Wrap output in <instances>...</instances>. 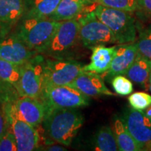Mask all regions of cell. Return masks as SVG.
I'll return each instance as SVG.
<instances>
[{"label": "cell", "instance_id": "cell-9", "mask_svg": "<svg viewBox=\"0 0 151 151\" xmlns=\"http://www.w3.org/2000/svg\"><path fill=\"white\" fill-rule=\"evenodd\" d=\"M9 129L16 139L18 151H32L37 150L39 146V137L37 128L24 122L16 116L11 105L4 107Z\"/></svg>", "mask_w": 151, "mask_h": 151}, {"label": "cell", "instance_id": "cell-16", "mask_svg": "<svg viewBox=\"0 0 151 151\" xmlns=\"http://www.w3.org/2000/svg\"><path fill=\"white\" fill-rule=\"evenodd\" d=\"M116 46L106 47L104 45H99L92 48L90 62L83 66V70L99 74L106 72L116 54Z\"/></svg>", "mask_w": 151, "mask_h": 151}, {"label": "cell", "instance_id": "cell-10", "mask_svg": "<svg viewBox=\"0 0 151 151\" xmlns=\"http://www.w3.org/2000/svg\"><path fill=\"white\" fill-rule=\"evenodd\" d=\"M121 119L142 150H151V120L145 113L133 108L125 109Z\"/></svg>", "mask_w": 151, "mask_h": 151}, {"label": "cell", "instance_id": "cell-7", "mask_svg": "<svg viewBox=\"0 0 151 151\" xmlns=\"http://www.w3.org/2000/svg\"><path fill=\"white\" fill-rule=\"evenodd\" d=\"M43 68V88L70 83L83 71L81 62L58 58L44 60Z\"/></svg>", "mask_w": 151, "mask_h": 151}, {"label": "cell", "instance_id": "cell-30", "mask_svg": "<svg viewBox=\"0 0 151 151\" xmlns=\"http://www.w3.org/2000/svg\"><path fill=\"white\" fill-rule=\"evenodd\" d=\"M43 149H41V150H48V151H64L67 150V149L65 148V146H58V145L52 144H48L46 146H43L41 147Z\"/></svg>", "mask_w": 151, "mask_h": 151}, {"label": "cell", "instance_id": "cell-11", "mask_svg": "<svg viewBox=\"0 0 151 151\" xmlns=\"http://www.w3.org/2000/svg\"><path fill=\"white\" fill-rule=\"evenodd\" d=\"M37 53L27 48L16 32L0 39V58L21 66Z\"/></svg>", "mask_w": 151, "mask_h": 151}, {"label": "cell", "instance_id": "cell-1", "mask_svg": "<svg viewBox=\"0 0 151 151\" xmlns=\"http://www.w3.org/2000/svg\"><path fill=\"white\" fill-rule=\"evenodd\" d=\"M83 123L84 117L76 109H52L46 111L41 124L50 141L69 146Z\"/></svg>", "mask_w": 151, "mask_h": 151}, {"label": "cell", "instance_id": "cell-28", "mask_svg": "<svg viewBox=\"0 0 151 151\" xmlns=\"http://www.w3.org/2000/svg\"><path fill=\"white\" fill-rule=\"evenodd\" d=\"M137 15L144 20H151V0H137Z\"/></svg>", "mask_w": 151, "mask_h": 151}, {"label": "cell", "instance_id": "cell-2", "mask_svg": "<svg viewBox=\"0 0 151 151\" xmlns=\"http://www.w3.org/2000/svg\"><path fill=\"white\" fill-rule=\"evenodd\" d=\"M60 22L48 18L20 20L16 33L27 48L36 53H44Z\"/></svg>", "mask_w": 151, "mask_h": 151}, {"label": "cell", "instance_id": "cell-8", "mask_svg": "<svg viewBox=\"0 0 151 151\" xmlns=\"http://www.w3.org/2000/svg\"><path fill=\"white\" fill-rule=\"evenodd\" d=\"M80 24L78 19L61 21L51 42L44 53L54 58L65 59L64 57L71 51L80 41Z\"/></svg>", "mask_w": 151, "mask_h": 151}, {"label": "cell", "instance_id": "cell-31", "mask_svg": "<svg viewBox=\"0 0 151 151\" xmlns=\"http://www.w3.org/2000/svg\"><path fill=\"white\" fill-rule=\"evenodd\" d=\"M144 113L146 115V116L151 120V105L146 109V111Z\"/></svg>", "mask_w": 151, "mask_h": 151}, {"label": "cell", "instance_id": "cell-6", "mask_svg": "<svg viewBox=\"0 0 151 151\" xmlns=\"http://www.w3.org/2000/svg\"><path fill=\"white\" fill-rule=\"evenodd\" d=\"M43 61L42 56L36 55L20 66V78L16 87L20 97L40 99L43 89Z\"/></svg>", "mask_w": 151, "mask_h": 151}, {"label": "cell", "instance_id": "cell-15", "mask_svg": "<svg viewBox=\"0 0 151 151\" xmlns=\"http://www.w3.org/2000/svg\"><path fill=\"white\" fill-rule=\"evenodd\" d=\"M23 0H0V39L6 37L21 20Z\"/></svg>", "mask_w": 151, "mask_h": 151}, {"label": "cell", "instance_id": "cell-3", "mask_svg": "<svg viewBox=\"0 0 151 151\" xmlns=\"http://www.w3.org/2000/svg\"><path fill=\"white\" fill-rule=\"evenodd\" d=\"M99 20L108 27L118 44L135 42L137 27L135 18L130 12L97 4L93 9Z\"/></svg>", "mask_w": 151, "mask_h": 151}, {"label": "cell", "instance_id": "cell-29", "mask_svg": "<svg viewBox=\"0 0 151 151\" xmlns=\"http://www.w3.org/2000/svg\"><path fill=\"white\" fill-rule=\"evenodd\" d=\"M9 129V124L4 107L0 106V139L5 135Z\"/></svg>", "mask_w": 151, "mask_h": 151}, {"label": "cell", "instance_id": "cell-18", "mask_svg": "<svg viewBox=\"0 0 151 151\" xmlns=\"http://www.w3.org/2000/svg\"><path fill=\"white\" fill-rule=\"evenodd\" d=\"M61 0H23L22 19L49 18Z\"/></svg>", "mask_w": 151, "mask_h": 151}, {"label": "cell", "instance_id": "cell-21", "mask_svg": "<svg viewBox=\"0 0 151 151\" xmlns=\"http://www.w3.org/2000/svg\"><path fill=\"white\" fill-rule=\"evenodd\" d=\"M92 148L97 151H117L118 150L116 138L112 127L109 125L102 126L97 130L92 137Z\"/></svg>", "mask_w": 151, "mask_h": 151}, {"label": "cell", "instance_id": "cell-14", "mask_svg": "<svg viewBox=\"0 0 151 151\" xmlns=\"http://www.w3.org/2000/svg\"><path fill=\"white\" fill-rule=\"evenodd\" d=\"M139 53L137 42L120 44L117 46L116 54L109 70L105 72L108 78L118 75L125 76Z\"/></svg>", "mask_w": 151, "mask_h": 151}, {"label": "cell", "instance_id": "cell-32", "mask_svg": "<svg viewBox=\"0 0 151 151\" xmlns=\"http://www.w3.org/2000/svg\"><path fill=\"white\" fill-rule=\"evenodd\" d=\"M147 88H148L149 91L151 92V73L150 75V77H149V79H148V87Z\"/></svg>", "mask_w": 151, "mask_h": 151}, {"label": "cell", "instance_id": "cell-22", "mask_svg": "<svg viewBox=\"0 0 151 151\" xmlns=\"http://www.w3.org/2000/svg\"><path fill=\"white\" fill-rule=\"evenodd\" d=\"M20 66L0 58V80L16 88L20 78Z\"/></svg>", "mask_w": 151, "mask_h": 151}, {"label": "cell", "instance_id": "cell-12", "mask_svg": "<svg viewBox=\"0 0 151 151\" xmlns=\"http://www.w3.org/2000/svg\"><path fill=\"white\" fill-rule=\"evenodd\" d=\"M10 105L16 116L21 120L35 128L41 125L46 116V108L40 99L20 97Z\"/></svg>", "mask_w": 151, "mask_h": 151}, {"label": "cell", "instance_id": "cell-19", "mask_svg": "<svg viewBox=\"0 0 151 151\" xmlns=\"http://www.w3.org/2000/svg\"><path fill=\"white\" fill-rule=\"evenodd\" d=\"M151 73V60L138 53L137 58L125 76L131 81L141 85L143 88L148 87L149 77Z\"/></svg>", "mask_w": 151, "mask_h": 151}, {"label": "cell", "instance_id": "cell-25", "mask_svg": "<svg viewBox=\"0 0 151 151\" xmlns=\"http://www.w3.org/2000/svg\"><path fill=\"white\" fill-rule=\"evenodd\" d=\"M132 108L143 111L151 105V95L146 92H136L128 97Z\"/></svg>", "mask_w": 151, "mask_h": 151}, {"label": "cell", "instance_id": "cell-5", "mask_svg": "<svg viewBox=\"0 0 151 151\" xmlns=\"http://www.w3.org/2000/svg\"><path fill=\"white\" fill-rule=\"evenodd\" d=\"M89 97L72 87L65 86L45 87L40 100L46 111L52 109H78L90 104Z\"/></svg>", "mask_w": 151, "mask_h": 151}, {"label": "cell", "instance_id": "cell-13", "mask_svg": "<svg viewBox=\"0 0 151 151\" xmlns=\"http://www.w3.org/2000/svg\"><path fill=\"white\" fill-rule=\"evenodd\" d=\"M68 86L72 87L88 97L101 95H113V93L106 86L102 77L99 73L83 71Z\"/></svg>", "mask_w": 151, "mask_h": 151}, {"label": "cell", "instance_id": "cell-17", "mask_svg": "<svg viewBox=\"0 0 151 151\" xmlns=\"http://www.w3.org/2000/svg\"><path fill=\"white\" fill-rule=\"evenodd\" d=\"M90 4L88 0H61L48 18L59 22L76 18Z\"/></svg>", "mask_w": 151, "mask_h": 151}, {"label": "cell", "instance_id": "cell-24", "mask_svg": "<svg viewBox=\"0 0 151 151\" xmlns=\"http://www.w3.org/2000/svg\"><path fill=\"white\" fill-rule=\"evenodd\" d=\"M90 4H97L109 8L127 12H135L138 9L137 0H88Z\"/></svg>", "mask_w": 151, "mask_h": 151}, {"label": "cell", "instance_id": "cell-27", "mask_svg": "<svg viewBox=\"0 0 151 151\" xmlns=\"http://www.w3.org/2000/svg\"><path fill=\"white\" fill-rule=\"evenodd\" d=\"M0 151H18L16 139L9 129L0 139Z\"/></svg>", "mask_w": 151, "mask_h": 151}, {"label": "cell", "instance_id": "cell-23", "mask_svg": "<svg viewBox=\"0 0 151 151\" xmlns=\"http://www.w3.org/2000/svg\"><path fill=\"white\" fill-rule=\"evenodd\" d=\"M139 31V39L137 44L139 53L151 60V23L146 27H139L137 25Z\"/></svg>", "mask_w": 151, "mask_h": 151}, {"label": "cell", "instance_id": "cell-20", "mask_svg": "<svg viewBox=\"0 0 151 151\" xmlns=\"http://www.w3.org/2000/svg\"><path fill=\"white\" fill-rule=\"evenodd\" d=\"M112 129L120 151H141L137 141L128 131L121 118L116 117Z\"/></svg>", "mask_w": 151, "mask_h": 151}, {"label": "cell", "instance_id": "cell-26", "mask_svg": "<svg viewBox=\"0 0 151 151\" xmlns=\"http://www.w3.org/2000/svg\"><path fill=\"white\" fill-rule=\"evenodd\" d=\"M113 90L120 95H128L133 92V84L124 75H118L112 78Z\"/></svg>", "mask_w": 151, "mask_h": 151}, {"label": "cell", "instance_id": "cell-4", "mask_svg": "<svg viewBox=\"0 0 151 151\" xmlns=\"http://www.w3.org/2000/svg\"><path fill=\"white\" fill-rule=\"evenodd\" d=\"M77 19L80 24V41L85 48L118 43L111 29L98 19L93 10L82 13Z\"/></svg>", "mask_w": 151, "mask_h": 151}]
</instances>
